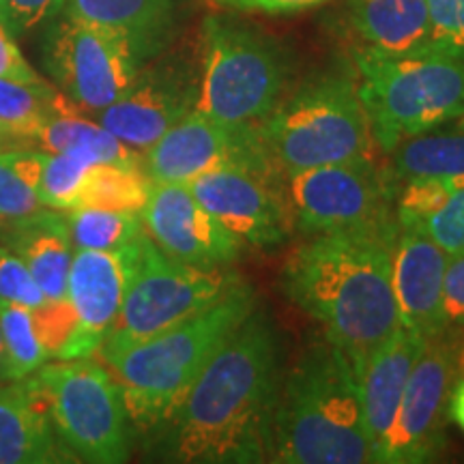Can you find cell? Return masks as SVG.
Returning <instances> with one entry per match:
<instances>
[{"mask_svg": "<svg viewBox=\"0 0 464 464\" xmlns=\"http://www.w3.org/2000/svg\"><path fill=\"white\" fill-rule=\"evenodd\" d=\"M269 462H372L355 365L324 335L307 342L284 374Z\"/></svg>", "mask_w": 464, "mask_h": 464, "instance_id": "3", "label": "cell"}, {"mask_svg": "<svg viewBox=\"0 0 464 464\" xmlns=\"http://www.w3.org/2000/svg\"><path fill=\"white\" fill-rule=\"evenodd\" d=\"M443 321L448 329L464 327V254L450 256L445 266Z\"/></svg>", "mask_w": 464, "mask_h": 464, "instance_id": "38", "label": "cell"}, {"mask_svg": "<svg viewBox=\"0 0 464 464\" xmlns=\"http://www.w3.org/2000/svg\"><path fill=\"white\" fill-rule=\"evenodd\" d=\"M246 280L177 327L140 344L102 357L119 381L131 428L150 434L174 413L218 348L256 310Z\"/></svg>", "mask_w": 464, "mask_h": 464, "instance_id": "4", "label": "cell"}, {"mask_svg": "<svg viewBox=\"0 0 464 464\" xmlns=\"http://www.w3.org/2000/svg\"><path fill=\"white\" fill-rule=\"evenodd\" d=\"M390 174L406 179H445L464 183V116L437 130L417 133L392 150Z\"/></svg>", "mask_w": 464, "mask_h": 464, "instance_id": "25", "label": "cell"}, {"mask_svg": "<svg viewBox=\"0 0 464 464\" xmlns=\"http://www.w3.org/2000/svg\"><path fill=\"white\" fill-rule=\"evenodd\" d=\"M150 181L142 168L119 164H92L80 191L75 208L142 213L149 200Z\"/></svg>", "mask_w": 464, "mask_h": 464, "instance_id": "27", "label": "cell"}, {"mask_svg": "<svg viewBox=\"0 0 464 464\" xmlns=\"http://www.w3.org/2000/svg\"><path fill=\"white\" fill-rule=\"evenodd\" d=\"M63 11L123 34L144 65L166 50L177 28V0H65Z\"/></svg>", "mask_w": 464, "mask_h": 464, "instance_id": "22", "label": "cell"}, {"mask_svg": "<svg viewBox=\"0 0 464 464\" xmlns=\"http://www.w3.org/2000/svg\"><path fill=\"white\" fill-rule=\"evenodd\" d=\"M9 382L7 370H5V344H3V334H0V385Z\"/></svg>", "mask_w": 464, "mask_h": 464, "instance_id": "42", "label": "cell"}, {"mask_svg": "<svg viewBox=\"0 0 464 464\" xmlns=\"http://www.w3.org/2000/svg\"><path fill=\"white\" fill-rule=\"evenodd\" d=\"M42 58L56 89L89 114L119 100L144 65L123 34L72 15L48 28Z\"/></svg>", "mask_w": 464, "mask_h": 464, "instance_id": "10", "label": "cell"}, {"mask_svg": "<svg viewBox=\"0 0 464 464\" xmlns=\"http://www.w3.org/2000/svg\"><path fill=\"white\" fill-rule=\"evenodd\" d=\"M282 379L280 334L256 305L150 432V454L181 464L266 462Z\"/></svg>", "mask_w": 464, "mask_h": 464, "instance_id": "1", "label": "cell"}, {"mask_svg": "<svg viewBox=\"0 0 464 464\" xmlns=\"http://www.w3.org/2000/svg\"><path fill=\"white\" fill-rule=\"evenodd\" d=\"M0 78L15 80V82H42L39 73L31 67L22 50L17 48L14 33L0 20Z\"/></svg>", "mask_w": 464, "mask_h": 464, "instance_id": "39", "label": "cell"}, {"mask_svg": "<svg viewBox=\"0 0 464 464\" xmlns=\"http://www.w3.org/2000/svg\"><path fill=\"white\" fill-rule=\"evenodd\" d=\"M258 133L284 177L307 168L363 160L370 125L357 80L329 73L310 80L258 123Z\"/></svg>", "mask_w": 464, "mask_h": 464, "instance_id": "7", "label": "cell"}, {"mask_svg": "<svg viewBox=\"0 0 464 464\" xmlns=\"http://www.w3.org/2000/svg\"><path fill=\"white\" fill-rule=\"evenodd\" d=\"M428 340L430 338L400 327L390 340L376 348L362 372L357 374L372 462L387 464L393 423H396L404 385Z\"/></svg>", "mask_w": 464, "mask_h": 464, "instance_id": "19", "label": "cell"}, {"mask_svg": "<svg viewBox=\"0 0 464 464\" xmlns=\"http://www.w3.org/2000/svg\"><path fill=\"white\" fill-rule=\"evenodd\" d=\"M460 372V351L448 332L428 340L400 400L387 464H423L445 448L451 387Z\"/></svg>", "mask_w": 464, "mask_h": 464, "instance_id": "13", "label": "cell"}, {"mask_svg": "<svg viewBox=\"0 0 464 464\" xmlns=\"http://www.w3.org/2000/svg\"><path fill=\"white\" fill-rule=\"evenodd\" d=\"M216 3L239 11H256V14L282 15L318 7V5L327 3V0H216Z\"/></svg>", "mask_w": 464, "mask_h": 464, "instance_id": "40", "label": "cell"}, {"mask_svg": "<svg viewBox=\"0 0 464 464\" xmlns=\"http://www.w3.org/2000/svg\"><path fill=\"white\" fill-rule=\"evenodd\" d=\"M396 181L368 158L288 174L295 230L307 237L359 228L393 216Z\"/></svg>", "mask_w": 464, "mask_h": 464, "instance_id": "11", "label": "cell"}, {"mask_svg": "<svg viewBox=\"0 0 464 464\" xmlns=\"http://www.w3.org/2000/svg\"><path fill=\"white\" fill-rule=\"evenodd\" d=\"M417 228L426 232L450 256L464 254V188L458 189L434 216Z\"/></svg>", "mask_w": 464, "mask_h": 464, "instance_id": "36", "label": "cell"}, {"mask_svg": "<svg viewBox=\"0 0 464 464\" xmlns=\"http://www.w3.org/2000/svg\"><path fill=\"white\" fill-rule=\"evenodd\" d=\"M0 304L24 305L37 310L45 304V297L34 282L28 266L17 254L0 243Z\"/></svg>", "mask_w": 464, "mask_h": 464, "instance_id": "34", "label": "cell"}, {"mask_svg": "<svg viewBox=\"0 0 464 464\" xmlns=\"http://www.w3.org/2000/svg\"><path fill=\"white\" fill-rule=\"evenodd\" d=\"M445 254L417 226H400L392 254V284L400 324L423 338L448 332L443 321Z\"/></svg>", "mask_w": 464, "mask_h": 464, "instance_id": "18", "label": "cell"}, {"mask_svg": "<svg viewBox=\"0 0 464 464\" xmlns=\"http://www.w3.org/2000/svg\"><path fill=\"white\" fill-rule=\"evenodd\" d=\"M89 168L91 164L73 158V155L45 153L44 170L37 185L42 207L54 208V211H72V208H75Z\"/></svg>", "mask_w": 464, "mask_h": 464, "instance_id": "31", "label": "cell"}, {"mask_svg": "<svg viewBox=\"0 0 464 464\" xmlns=\"http://www.w3.org/2000/svg\"><path fill=\"white\" fill-rule=\"evenodd\" d=\"M194 198L239 239L260 249L280 247L295 232L286 179L222 168L188 183Z\"/></svg>", "mask_w": 464, "mask_h": 464, "instance_id": "14", "label": "cell"}, {"mask_svg": "<svg viewBox=\"0 0 464 464\" xmlns=\"http://www.w3.org/2000/svg\"><path fill=\"white\" fill-rule=\"evenodd\" d=\"M222 168L286 179L266 150L258 125L219 123L198 110L183 116L142 155V172L150 183L188 185Z\"/></svg>", "mask_w": 464, "mask_h": 464, "instance_id": "12", "label": "cell"}, {"mask_svg": "<svg viewBox=\"0 0 464 464\" xmlns=\"http://www.w3.org/2000/svg\"><path fill=\"white\" fill-rule=\"evenodd\" d=\"M448 417L450 421H454L464 434V379L456 381L454 387H451Z\"/></svg>", "mask_w": 464, "mask_h": 464, "instance_id": "41", "label": "cell"}, {"mask_svg": "<svg viewBox=\"0 0 464 464\" xmlns=\"http://www.w3.org/2000/svg\"><path fill=\"white\" fill-rule=\"evenodd\" d=\"M147 232L119 249H75L67 280L78 329L63 359H82L100 351L119 316L133 276L142 263Z\"/></svg>", "mask_w": 464, "mask_h": 464, "instance_id": "16", "label": "cell"}, {"mask_svg": "<svg viewBox=\"0 0 464 464\" xmlns=\"http://www.w3.org/2000/svg\"><path fill=\"white\" fill-rule=\"evenodd\" d=\"M0 243L24 260L45 301L67 299L73 243L65 213L44 207L31 216L3 222Z\"/></svg>", "mask_w": 464, "mask_h": 464, "instance_id": "20", "label": "cell"}, {"mask_svg": "<svg viewBox=\"0 0 464 464\" xmlns=\"http://www.w3.org/2000/svg\"><path fill=\"white\" fill-rule=\"evenodd\" d=\"M65 213L75 249H119L144 232L140 213L72 208Z\"/></svg>", "mask_w": 464, "mask_h": 464, "instance_id": "29", "label": "cell"}, {"mask_svg": "<svg viewBox=\"0 0 464 464\" xmlns=\"http://www.w3.org/2000/svg\"><path fill=\"white\" fill-rule=\"evenodd\" d=\"M84 114L72 102L45 121L33 142H37L45 153H67L91 166L119 164L142 168L140 150L127 147L112 131L97 121L86 119Z\"/></svg>", "mask_w": 464, "mask_h": 464, "instance_id": "24", "label": "cell"}, {"mask_svg": "<svg viewBox=\"0 0 464 464\" xmlns=\"http://www.w3.org/2000/svg\"><path fill=\"white\" fill-rule=\"evenodd\" d=\"M140 216L150 241L179 263L218 269L241 258L243 243L194 198L188 185L150 183Z\"/></svg>", "mask_w": 464, "mask_h": 464, "instance_id": "17", "label": "cell"}, {"mask_svg": "<svg viewBox=\"0 0 464 464\" xmlns=\"http://www.w3.org/2000/svg\"><path fill=\"white\" fill-rule=\"evenodd\" d=\"M348 24L379 54H423L430 44L426 0H351Z\"/></svg>", "mask_w": 464, "mask_h": 464, "instance_id": "23", "label": "cell"}, {"mask_svg": "<svg viewBox=\"0 0 464 464\" xmlns=\"http://www.w3.org/2000/svg\"><path fill=\"white\" fill-rule=\"evenodd\" d=\"M430 22L428 52L464 61V0H426Z\"/></svg>", "mask_w": 464, "mask_h": 464, "instance_id": "33", "label": "cell"}, {"mask_svg": "<svg viewBox=\"0 0 464 464\" xmlns=\"http://www.w3.org/2000/svg\"><path fill=\"white\" fill-rule=\"evenodd\" d=\"M398 232L396 218L324 232L299 246L284 263V295L321 324L324 338L351 359L357 374L376 348L402 327L392 284Z\"/></svg>", "mask_w": 464, "mask_h": 464, "instance_id": "2", "label": "cell"}, {"mask_svg": "<svg viewBox=\"0 0 464 464\" xmlns=\"http://www.w3.org/2000/svg\"><path fill=\"white\" fill-rule=\"evenodd\" d=\"M357 91L376 147L392 153L417 133L464 116V61L432 52H355Z\"/></svg>", "mask_w": 464, "mask_h": 464, "instance_id": "5", "label": "cell"}, {"mask_svg": "<svg viewBox=\"0 0 464 464\" xmlns=\"http://www.w3.org/2000/svg\"><path fill=\"white\" fill-rule=\"evenodd\" d=\"M464 183L445 179H406L400 181L393 198V216L398 226H421L434 216Z\"/></svg>", "mask_w": 464, "mask_h": 464, "instance_id": "32", "label": "cell"}, {"mask_svg": "<svg viewBox=\"0 0 464 464\" xmlns=\"http://www.w3.org/2000/svg\"><path fill=\"white\" fill-rule=\"evenodd\" d=\"M63 5L65 0H0V20L17 37L54 20Z\"/></svg>", "mask_w": 464, "mask_h": 464, "instance_id": "37", "label": "cell"}, {"mask_svg": "<svg viewBox=\"0 0 464 464\" xmlns=\"http://www.w3.org/2000/svg\"><path fill=\"white\" fill-rule=\"evenodd\" d=\"M28 379L42 393L56 437L73 460H130L131 421L119 381L91 357L44 363Z\"/></svg>", "mask_w": 464, "mask_h": 464, "instance_id": "8", "label": "cell"}, {"mask_svg": "<svg viewBox=\"0 0 464 464\" xmlns=\"http://www.w3.org/2000/svg\"><path fill=\"white\" fill-rule=\"evenodd\" d=\"M196 100L198 73L181 58H161L142 65L130 89L95 116L127 147L144 153L196 108Z\"/></svg>", "mask_w": 464, "mask_h": 464, "instance_id": "15", "label": "cell"}, {"mask_svg": "<svg viewBox=\"0 0 464 464\" xmlns=\"http://www.w3.org/2000/svg\"><path fill=\"white\" fill-rule=\"evenodd\" d=\"M0 334H3L5 370L9 382L26 379L50 359L39 338L33 310L28 307L0 304Z\"/></svg>", "mask_w": 464, "mask_h": 464, "instance_id": "30", "label": "cell"}, {"mask_svg": "<svg viewBox=\"0 0 464 464\" xmlns=\"http://www.w3.org/2000/svg\"><path fill=\"white\" fill-rule=\"evenodd\" d=\"M33 316L48 357L63 359L69 342L73 340L75 329H78V318H75L69 299L45 301L42 307L33 310Z\"/></svg>", "mask_w": 464, "mask_h": 464, "instance_id": "35", "label": "cell"}, {"mask_svg": "<svg viewBox=\"0 0 464 464\" xmlns=\"http://www.w3.org/2000/svg\"><path fill=\"white\" fill-rule=\"evenodd\" d=\"M241 280L228 266L207 269L179 263L147 237L140 269L97 353L100 357L114 355L177 327L211 307Z\"/></svg>", "mask_w": 464, "mask_h": 464, "instance_id": "9", "label": "cell"}, {"mask_svg": "<svg viewBox=\"0 0 464 464\" xmlns=\"http://www.w3.org/2000/svg\"><path fill=\"white\" fill-rule=\"evenodd\" d=\"M72 100L42 80V82H15L0 78V136L33 140L45 121L58 110L69 106Z\"/></svg>", "mask_w": 464, "mask_h": 464, "instance_id": "26", "label": "cell"}, {"mask_svg": "<svg viewBox=\"0 0 464 464\" xmlns=\"http://www.w3.org/2000/svg\"><path fill=\"white\" fill-rule=\"evenodd\" d=\"M44 155V150L0 153V224L44 208L37 194Z\"/></svg>", "mask_w": 464, "mask_h": 464, "instance_id": "28", "label": "cell"}, {"mask_svg": "<svg viewBox=\"0 0 464 464\" xmlns=\"http://www.w3.org/2000/svg\"><path fill=\"white\" fill-rule=\"evenodd\" d=\"M73 460L56 437L42 393L33 381L0 385V464Z\"/></svg>", "mask_w": 464, "mask_h": 464, "instance_id": "21", "label": "cell"}, {"mask_svg": "<svg viewBox=\"0 0 464 464\" xmlns=\"http://www.w3.org/2000/svg\"><path fill=\"white\" fill-rule=\"evenodd\" d=\"M290 61L269 34L211 15L202 24L198 112L228 125H258L284 100Z\"/></svg>", "mask_w": 464, "mask_h": 464, "instance_id": "6", "label": "cell"}]
</instances>
